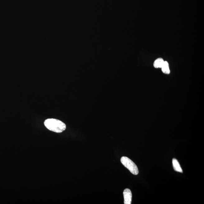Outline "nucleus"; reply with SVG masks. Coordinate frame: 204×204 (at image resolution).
Returning <instances> with one entry per match:
<instances>
[{"mask_svg":"<svg viewBox=\"0 0 204 204\" xmlns=\"http://www.w3.org/2000/svg\"><path fill=\"white\" fill-rule=\"evenodd\" d=\"M121 161L124 166L129 169L131 173L135 175L138 174V169L137 165L131 160L126 156H123L121 159Z\"/></svg>","mask_w":204,"mask_h":204,"instance_id":"f03ea898","label":"nucleus"},{"mask_svg":"<svg viewBox=\"0 0 204 204\" xmlns=\"http://www.w3.org/2000/svg\"><path fill=\"white\" fill-rule=\"evenodd\" d=\"M124 204H131L132 202V194L131 191L129 189H126L123 192Z\"/></svg>","mask_w":204,"mask_h":204,"instance_id":"7ed1b4c3","label":"nucleus"},{"mask_svg":"<svg viewBox=\"0 0 204 204\" xmlns=\"http://www.w3.org/2000/svg\"><path fill=\"white\" fill-rule=\"evenodd\" d=\"M162 71L163 73L169 74L170 73V70L169 68V66L168 62L165 61L162 67H161Z\"/></svg>","mask_w":204,"mask_h":204,"instance_id":"423d86ee","label":"nucleus"},{"mask_svg":"<svg viewBox=\"0 0 204 204\" xmlns=\"http://www.w3.org/2000/svg\"><path fill=\"white\" fill-rule=\"evenodd\" d=\"M165 61L161 58H159L156 59L155 61H154V66L155 68H161L162 67Z\"/></svg>","mask_w":204,"mask_h":204,"instance_id":"39448f33","label":"nucleus"},{"mask_svg":"<svg viewBox=\"0 0 204 204\" xmlns=\"http://www.w3.org/2000/svg\"><path fill=\"white\" fill-rule=\"evenodd\" d=\"M172 164L174 168L175 171L180 172H183V170L180 165L177 159H174L172 160Z\"/></svg>","mask_w":204,"mask_h":204,"instance_id":"20e7f679","label":"nucleus"},{"mask_svg":"<svg viewBox=\"0 0 204 204\" xmlns=\"http://www.w3.org/2000/svg\"><path fill=\"white\" fill-rule=\"evenodd\" d=\"M47 129L56 133H61L66 128V125L60 120L55 119H48L44 123Z\"/></svg>","mask_w":204,"mask_h":204,"instance_id":"f257e3e1","label":"nucleus"}]
</instances>
